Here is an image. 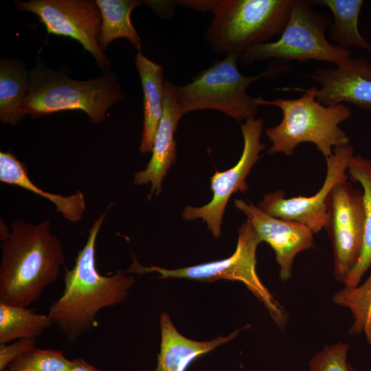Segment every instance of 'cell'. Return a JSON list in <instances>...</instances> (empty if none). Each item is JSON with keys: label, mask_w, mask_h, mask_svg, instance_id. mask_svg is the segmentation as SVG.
Masks as SVG:
<instances>
[{"label": "cell", "mask_w": 371, "mask_h": 371, "mask_svg": "<svg viewBox=\"0 0 371 371\" xmlns=\"http://www.w3.org/2000/svg\"><path fill=\"white\" fill-rule=\"evenodd\" d=\"M68 371H100L98 368L88 363L81 358L74 359L71 361Z\"/></svg>", "instance_id": "29"}, {"label": "cell", "mask_w": 371, "mask_h": 371, "mask_svg": "<svg viewBox=\"0 0 371 371\" xmlns=\"http://www.w3.org/2000/svg\"><path fill=\"white\" fill-rule=\"evenodd\" d=\"M175 2L188 8L205 12L211 11L214 1H177Z\"/></svg>", "instance_id": "28"}, {"label": "cell", "mask_w": 371, "mask_h": 371, "mask_svg": "<svg viewBox=\"0 0 371 371\" xmlns=\"http://www.w3.org/2000/svg\"><path fill=\"white\" fill-rule=\"evenodd\" d=\"M310 77L320 85L316 100L324 106L350 103L371 109V63L362 58H349L335 67H322Z\"/></svg>", "instance_id": "14"}, {"label": "cell", "mask_w": 371, "mask_h": 371, "mask_svg": "<svg viewBox=\"0 0 371 371\" xmlns=\"http://www.w3.org/2000/svg\"><path fill=\"white\" fill-rule=\"evenodd\" d=\"M0 181L20 186L49 200L55 205L56 211L71 222H78L82 217L85 199L80 190L66 196L43 191L32 183L25 166L10 152L0 153Z\"/></svg>", "instance_id": "18"}, {"label": "cell", "mask_w": 371, "mask_h": 371, "mask_svg": "<svg viewBox=\"0 0 371 371\" xmlns=\"http://www.w3.org/2000/svg\"><path fill=\"white\" fill-rule=\"evenodd\" d=\"M71 361L59 350L34 348L8 367L10 371H68Z\"/></svg>", "instance_id": "25"}, {"label": "cell", "mask_w": 371, "mask_h": 371, "mask_svg": "<svg viewBox=\"0 0 371 371\" xmlns=\"http://www.w3.org/2000/svg\"><path fill=\"white\" fill-rule=\"evenodd\" d=\"M350 180L359 183L363 193L366 213L365 234L362 251L355 267L345 279V287L359 284L363 276L371 267V160L354 155L348 165Z\"/></svg>", "instance_id": "22"}, {"label": "cell", "mask_w": 371, "mask_h": 371, "mask_svg": "<svg viewBox=\"0 0 371 371\" xmlns=\"http://www.w3.org/2000/svg\"><path fill=\"white\" fill-rule=\"evenodd\" d=\"M353 155L354 148L350 144L335 148L333 154L325 158L327 169L324 182L313 196L286 198L283 191L277 190L265 194L258 207L269 215L301 223L314 234L319 232L326 223L328 197L337 184L348 180V168Z\"/></svg>", "instance_id": "12"}, {"label": "cell", "mask_w": 371, "mask_h": 371, "mask_svg": "<svg viewBox=\"0 0 371 371\" xmlns=\"http://www.w3.org/2000/svg\"><path fill=\"white\" fill-rule=\"evenodd\" d=\"M16 8L36 14L47 34L71 38L78 41L102 69L109 67L107 57L98 44L101 14L91 0L16 1Z\"/></svg>", "instance_id": "10"}, {"label": "cell", "mask_w": 371, "mask_h": 371, "mask_svg": "<svg viewBox=\"0 0 371 371\" xmlns=\"http://www.w3.org/2000/svg\"><path fill=\"white\" fill-rule=\"evenodd\" d=\"M238 232L236 250L227 258L177 269L155 266L145 267L135 261L128 272L156 271L161 275L159 278H179L205 282L222 279L240 281L264 304L275 323L283 329L288 322L287 313L262 284L256 270V249L261 241L248 219L240 225Z\"/></svg>", "instance_id": "8"}, {"label": "cell", "mask_w": 371, "mask_h": 371, "mask_svg": "<svg viewBox=\"0 0 371 371\" xmlns=\"http://www.w3.org/2000/svg\"><path fill=\"white\" fill-rule=\"evenodd\" d=\"M239 57L227 54L224 59L201 71L191 82L181 86L172 84L173 95L183 115L195 110L212 109L239 122L254 117L258 110V97L247 93L249 86L262 78H276L288 67L286 64H279L257 75L247 76L238 68Z\"/></svg>", "instance_id": "5"}, {"label": "cell", "mask_w": 371, "mask_h": 371, "mask_svg": "<svg viewBox=\"0 0 371 371\" xmlns=\"http://www.w3.org/2000/svg\"><path fill=\"white\" fill-rule=\"evenodd\" d=\"M160 326L161 346L155 371H186L195 359L234 339L240 331L210 341H194L179 333L166 313L160 317Z\"/></svg>", "instance_id": "16"}, {"label": "cell", "mask_w": 371, "mask_h": 371, "mask_svg": "<svg viewBox=\"0 0 371 371\" xmlns=\"http://www.w3.org/2000/svg\"><path fill=\"white\" fill-rule=\"evenodd\" d=\"M292 0H216L213 21L204 37L218 54L239 56L254 45L280 35L288 21Z\"/></svg>", "instance_id": "6"}, {"label": "cell", "mask_w": 371, "mask_h": 371, "mask_svg": "<svg viewBox=\"0 0 371 371\" xmlns=\"http://www.w3.org/2000/svg\"><path fill=\"white\" fill-rule=\"evenodd\" d=\"M326 206L324 229L332 243L333 275L344 283L362 251L366 224L363 191L348 180L341 182L332 189Z\"/></svg>", "instance_id": "9"}, {"label": "cell", "mask_w": 371, "mask_h": 371, "mask_svg": "<svg viewBox=\"0 0 371 371\" xmlns=\"http://www.w3.org/2000/svg\"><path fill=\"white\" fill-rule=\"evenodd\" d=\"M112 204L89 230L86 244L78 251L74 266L65 270L62 295L49 307L47 315L52 324L61 330L69 341H77L96 327L100 311L123 302L135 282L134 278L124 271L103 276L96 267V238Z\"/></svg>", "instance_id": "1"}, {"label": "cell", "mask_w": 371, "mask_h": 371, "mask_svg": "<svg viewBox=\"0 0 371 371\" xmlns=\"http://www.w3.org/2000/svg\"><path fill=\"white\" fill-rule=\"evenodd\" d=\"M331 16L314 11L304 0H292L286 25L278 40L258 44L243 52L239 58L244 65L270 58L303 63L309 60L337 65L351 57L348 49L333 45L325 32Z\"/></svg>", "instance_id": "7"}, {"label": "cell", "mask_w": 371, "mask_h": 371, "mask_svg": "<svg viewBox=\"0 0 371 371\" xmlns=\"http://www.w3.org/2000/svg\"><path fill=\"white\" fill-rule=\"evenodd\" d=\"M234 205L247 216L260 241L273 249L280 266V278L288 280L295 256L315 247L314 232L301 223L269 215L251 201L235 199Z\"/></svg>", "instance_id": "13"}, {"label": "cell", "mask_w": 371, "mask_h": 371, "mask_svg": "<svg viewBox=\"0 0 371 371\" xmlns=\"http://www.w3.org/2000/svg\"><path fill=\"white\" fill-rule=\"evenodd\" d=\"M313 4L328 8L333 15L329 34L335 45L348 49L360 47L371 52V45L360 34L358 28L362 0H317Z\"/></svg>", "instance_id": "21"}, {"label": "cell", "mask_w": 371, "mask_h": 371, "mask_svg": "<svg viewBox=\"0 0 371 371\" xmlns=\"http://www.w3.org/2000/svg\"><path fill=\"white\" fill-rule=\"evenodd\" d=\"M172 83L166 80L163 115L159 124L152 149V157L146 168L136 173L137 186L151 183L149 198L161 190V182L176 158L174 134L179 121L183 115L172 91Z\"/></svg>", "instance_id": "15"}, {"label": "cell", "mask_w": 371, "mask_h": 371, "mask_svg": "<svg viewBox=\"0 0 371 371\" xmlns=\"http://www.w3.org/2000/svg\"><path fill=\"white\" fill-rule=\"evenodd\" d=\"M240 127L244 146L238 161L227 170H216L211 177L213 196L210 202L199 207L186 206L182 214L186 220L202 218L215 238L221 235L222 218L229 199L236 192L247 190V177L265 148V144L260 142L263 129L262 118L250 117L241 123Z\"/></svg>", "instance_id": "11"}, {"label": "cell", "mask_w": 371, "mask_h": 371, "mask_svg": "<svg viewBox=\"0 0 371 371\" xmlns=\"http://www.w3.org/2000/svg\"><path fill=\"white\" fill-rule=\"evenodd\" d=\"M62 245L47 220H17L1 243L0 302L27 307L54 282L64 264Z\"/></svg>", "instance_id": "2"}, {"label": "cell", "mask_w": 371, "mask_h": 371, "mask_svg": "<svg viewBox=\"0 0 371 371\" xmlns=\"http://www.w3.org/2000/svg\"><path fill=\"white\" fill-rule=\"evenodd\" d=\"M135 66L144 93V122L139 150L146 153L152 151L163 115L166 81L161 65L148 59L142 52H138L135 56Z\"/></svg>", "instance_id": "17"}, {"label": "cell", "mask_w": 371, "mask_h": 371, "mask_svg": "<svg viewBox=\"0 0 371 371\" xmlns=\"http://www.w3.org/2000/svg\"><path fill=\"white\" fill-rule=\"evenodd\" d=\"M52 324L48 315L0 302V344L21 338L36 339Z\"/></svg>", "instance_id": "23"}, {"label": "cell", "mask_w": 371, "mask_h": 371, "mask_svg": "<svg viewBox=\"0 0 371 371\" xmlns=\"http://www.w3.org/2000/svg\"><path fill=\"white\" fill-rule=\"evenodd\" d=\"M348 349V344L341 341L324 345L310 359L309 371H357L347 361Z\"/></svg>", "instance_id": "26"}, {"label": "cell", "mask_w": 371, "mask_h": 371, "mask_svg": "<svg viewBox=\"0 0 371 371\" xmlns=\"http://www.w3.org/2000/svg\"><path fill=\"white\" fill-rule=\"evenodd\" d=\"M2 371H10V370H9L8 368H7L4 369V370H2Z\"/></svg>", "instance_id": "30"}, {"label": "cell", "mask_w": 371, "mask_h": 371, "mask_svg": "<svg viewBox=\"0 0 371 371\" xmlns=\"http://www.w3.org/2000/svg\"><path fill=\"white\" fill-rule=\"evenodd\" d=\"M101 14L99 47L103 52L115 39L124 38L141 52L142 40L131 20V11L143 4L138 0H96Z\"/></svg>", "instance_id": "20"}, {"label": "cell", "mask_w": 371, "mask_h": 371, "mask_svg": "<svg viewBox=\"0 0 371 371\" xmlns=\"http://www.w3.org/2000/svg\"><path fill=\"white\" fill-rule=\"evenodd\" d=\"M29 75L30 87L22 109L33 117L82 110L98 124L104 120L107 109L124 98L119 80L110 72L81 81L38 63Z\"/></svg>", "instance_id": "4"}, {"label": "cell", "mask_w": 371, "mask_h": 371, "mask_svg": "<svg viewBox=\"0 0 371 371\" xmlns=\"http://www.w3.org/2000/svg\"><path fill=\"white\" fill-rule=\"evenodd\" d=\"M36 339L21 338L12 344H0V371L15 359L35 348Z\"/></svg>", "instance_id": "27"}, {"label": "cell", "mask_w": 371, "mask_h": 371, "mask_svg": "<svg viewBox=\"0 0 371 371\" xmlns=\"http://www.w3.org/2000/svg\"><path fill=\"white\" fill-rule=\"evenodd\" d=\"M333 301L351 312L353 323L349 328V333H363L371 346V270L362 284L352 288L344 287L337 291L333 295Z\"/></svg>", "instance_id": "24"}, {"label": "cell", "mask_w": 371, "mask_h": 371, "mask_svg": "<svg viewBox=\"0 0 371 371\" xmlns=\"http://www.w3.org/2000/svg\"><path fill=\"white\" fill-rule=\"evenodd\" d=\"M30 87L29 71L19 61L1 58L0 61V121L15 126L26 115L22 104Z\"/></svg>", "instance_id": "19"}, {"label": "cell", "mask_w": 371, "mask_h": 371, "mask_svg": "<svg viewBox=\"0 0 371 371\" xmlns=\"http://www.w3.org/2000/svg\"><path fill=\"white\" fill-rule=\"evenodd\" d=\"M317 89L313 86L307 89H282L302 91L297 99L266 100L258 97L259 106H276L283 115L278 125L265 129V135L272 143L269 154L291 157L300 144L310 142L326 158L335 148L350 144V138L339 125L350 117V110L344 104H322L316 100Z\"/></svg>", "instance_id": "3"}]
</instances>
